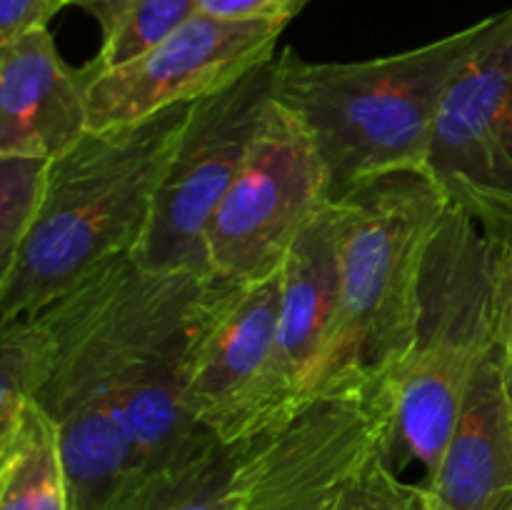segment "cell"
Here are the masks:
<instances>
[{"instance_id": "obj_22", "label": "cell", "mask_w": 512, "mask_h": 510, "mask_svg": "<svg viewBox=\"0 0 512 510\" xmlns=\"http://www.w3.org/2000/svg\"><path fill=\"white\" fill-rule=\"evenodd\" d=\"M310 0H198V10L220 20H280L290 23Z\"/></svg>"}, {"instance_id": "obj_7", "label": "cell", "mask_w": 512, "mask_h": 510, "mask_svg": "<svg viewBox=\"0 0 512 510\" xmlns=\"http://www.w3.org/2000/svg\"><path fill=\"white\" fill-rule=\"evenodd\" d=\"M330 203L328 175L300 120L273 98L205 233L210 278L248 283L283 268L290 245Z\"/></svg>"}, {"instance_id": "obj_8", "label": "cell", "mask_w": 512, "mask_h": 510, "mask_svg": "<svg viewBox=\"0 0 512 510\" xmlns=\"http://www.w3.org/2000/svg\"><path fill=\"white\" fill-rule=\"evenodd\" d=\"M425 175L490 235L512 228V8L493 15L445 90Z\"/></svg>"}, {"instance_id": "obj_17", "label": "cell", "mask_w": 512, "mask_h": 510, "mask_svg": "<svg viewBox=\"0 0 512 510\" xmlns=\"http://www.w3.org/2000/svg\"><path fill=\"white\" fill-rule=\"evenodd\" d=\"M0 438L40 398L58 355V340L43 313L0 323Z\"/></svg>"}, {"instance_id": "obj_25", "label": "cell", "mask_w": 512, "mask_h": 510, "mask_svg": "<svg viewBox=\"0 0 512 510\" xmlns=\"http://www.w3.org/2000/svg\"><path fill=\"white\" fill-rule=\"evenodd\" d=\"M480 510H512V490H510V493L498 495V498L490 500V503L483 505Z\"/></svg>"}, {"instance_id": "obj_20", "label": "cell", "mask_w": 512, "mask_h": 510, "mask_svg": "<svg viewBox=\"0 0 512 510\" xmlns=\"http://www.w3.org/2000/svg\"><path fill=\"white\" fill-rule=\"evenodd\" d=\"M340 510H438L425 483H408L385 460L383 443L365 458L348 483Z\"/></svg>"}, {"instance_id": "obj_2", "label": "cell", "mask_w": 512, "mask_h": 510, "mask_svg": "<svg viewBox=\"0 0 512 510\" xmlns=\"http://www.w3.org/2000/svg\"><path fill=\"white\" fill-rule=\"evenodd\" d=\"M493 25L358 63L275 55L273 98L300 120L328 175L330 200L390 173H425L435 115L460 65Z\"/></svg>"}, {"instance_id": "obj_12", "label": "cell", "mask_w": 512, "mask_h": 510, "mask_svg": "<svg viewBox=\"0 0 512 510\" xmlns=\"http://www.w3.org/2000/svg\"><path fill=\"white\" fill-rule=\"evenodd\" d=\"M280 308V270L233 283L208 278L190 345L195 418L225 443H240L245 413L268 370Z\"/></svg>"}, {"instance_id": "obj_3", "label": "cell", "mask_w": 512, "mask_h": 510, "mask_svg": "<svg viewBox=\"0 0 512 510\" xmlns=\"http://www.w3.org/2000/svg\"><path fill=\"white\" fill-rule=\"evenodd\" d=\"M333 203L340 285L318 398L375 395L415 343L425 260L450 205L418 170L370 180Z\"/></svg>"}, {"instance_id": "obj_19", "label": "cell", "mask_w": 512, "mask_h": 510, "mask_svg": "<svg viewBox=\"0 0 512 510\" xmlns=\"http://www.w3.org/2000/svg\"><path fill=\"white\" fill-rule=\"evenodd\" d=\"M48 170L50 158L0 155V275L38 218Z\"/></svg>"}, {"instance_id": "obj_13", "label": "cell", "mask_w": 512, "mask_h": 510, "mask_svg": "<svg viewBox=\"0 0 512 510\" xmlns=\"http://www.w3.org/2000/svg\"><path fill=\"white\" fill-rule=\"evenodd\" d=\"M93 65L70 68L48 28L0 45V155L58 158L88 133Z\"/></svg>"}, {"instance_id": "obj_24", "label": "cell", "mask_w": 512, "mask_h": 510, "mask_svg": "<svg viewBox=\"0 0 512 510\" xmlns=\"http://www.w3.org/2000/svg\"><path fill=\"white\" fill-rule=\"evenodd\" d=\"M160 470L145 473L135 478L133 483L125 485L103 510H155V498H158Z\"/></svg>"}, {"instance_id": "obj_14", "label": "cell", "mask_w": 512, "mask_h": 510, "mask_svg": "<svg viewBox=\"0 0 512 510\" xmlns=\"http://www.w3.org/2000/svg\"><path fill=\"white\" fill-rule=\"evenodd\" d=\"M428 488L438 510H480L512 490V398L498 343L470 383Z\"/></svg>"}, {"instance_id": "obj_5", "label": "cell", "mask_w": 512, "mask_h": 510, "mask_svg": "<svg viewBox=\"0 0 512 510\" xmlns=\"http://www.w3.org/2000/svg\"><path fill=\"white\" fill-rule=\"evenodd\" d=\"M205 275L153 273L120 258L103 268L105 340L120 418L145 473L205 433L190 403V345Z\"/></svg>"}, {"instance_id": "obj_21", "label": "cell", "mask_w": 512, "mask_h": 510, "mask_svg": "<svg viewBox=\"0 0 512 510\" xmlns=\"http://www.w3.org/2000/svg\"><path fill=\"white\" fill-rule=\"evenodd\" d=\"M495 343L503 353L512 398V228L500 238L495 273Z\"/></svg>"}, {"instance_id": "obj_10", "label": "cell", "mask_w": 512, "mask_h": 510, "mask_svg": "<svg viewBox=\"0 0 512 510\" xmlns=\"http://www.w3.org/2000/svg\"><path fill=\"white\" fill-rule=\"evenodd\" d=\"M288 23L195 13L140 58L105 70L88 88V130L125 128L203 100L275 58Z\"/></svg>"}, {"instance_id": "obj_6", "label": "cell", "mask_w": 512, "mask_h": 510, "mask_svg": "<svg viewBox=\"0 0 512 510\" xmlns=\"http://www.w3.org/2000/svg\"><path fill=\"white\" fill-rule=\"evenodd\" d=\"M275 58L195 100L165 160L153 215L133 260L153 273L205 275V233L273 103Z\"/></svg>"}, {"instance_id": "obj_4", "label": "cell", "mask_w": 512, "mask_h": 510, "mask_svg": "<svg viewBox=\"0 0 512 510\" xmlns=\"http://www.w3.org/2000/svg\"><path fill=\"white\" fill-rule=\"evenodd\" d=\"M500 238L478 220L448 208L430 245L423 310L415 343L375 398L385 410L383 455L425 470V485L443 463L475 373L495 348V273Z\"/></svg>"}, {"instance_id": "obj_15", "label": "cell", "mask_w": 512, "mask_h": 510, "mask_svg": "<svg viewBox=\"0 0 512 510\" xmlns=\"http://www.w3.org/2000/svg\"><path fill=\"white\" fill-rule=\"evenodd\" d=\"M0 510H70L58 425L38 400L0 438Z\"/></svg>"}, {"instance_id": "obj_16", "label": "cell", "mask_w": 512, "mask_h": 510, "mask_svg": "<svg viewBox=\"0 0 512 510\" xmlns=\"http://www.w3.org/2000/svg\"><path fill=\"white\" fill-rule=\"evenodd\" d=\"M88 10L103 28V45L90 60L95 75L140 58L198 10V0H70Z\"/></svg>"}, {"instance_id": "obj_9", "label": "cell", "mask_w": 512, "mask_h": 510, "mask_svg": "<svg viewBox=\"0 0 512 510\" xmlns=\"http://www.w3.org/2000/svg\"><path fill=\"white\" fill-rule=\"evenodd\" d=\"M383 438L385 410L375 395L310 400L240 443L225 510H340L355 470Z\"/></svg>"}, {"instance_id": "obj_1", "label": "cell", "mask_w": 512, "mask_h": 510, "mask_svg": "<svg viewBox=\"0 0 512 510\" xmlns=\"http://www.w3.org/2000/svg\"><path fill=\"white\" fill-rule=\"evenodd\" d=\"M190 105L88 130L50 160L38 218L0 275V323L33 318L110 263L133 258Z\"/></svg>"}, {"instance_id": "obj_18", "label": "cell", "mask_w": 512, "mask_h": 510, "mask_svg": "<svg viewBox=\"0 0 512 510\" xmlns=\"http://www.w3.org/2000/svg\"><path fill=\"white\" fill-rule=\"evenodd\" d=\"M238 448L213 430L200 433L180 458L160 468L155 510H225Z\"/></svg>"}, {"instance_id": "obj_23", "label": "cell", "mask_w": 512, "mask_h": 510, "mask_svg": "<svg viewBox=\"0 0 512 510\" xmlns=\"http://www.w3.org/2000/svg\"><path fill=\"white\" fill-rule=\"evenodd\" d=\"M70 0H0V45L13 43L30 30L48 28Z\"/></svg>"}, {"instance_id": "obj_11", "label": "cell", "mask_w": 512, "mask_h": 510, "mask_svg": "<svg viewBox=\"0 0 512 510\" xmlns=\"http://www.w3.org/2000/svg\"><path fill=\"white\" fill-rule=\"evenodd\" d=\"M338 213L330 200L290 245L280 268V308L268 370L245 413L240 443L318 398L338 310Z\"/></svg>"}]
</instances>
